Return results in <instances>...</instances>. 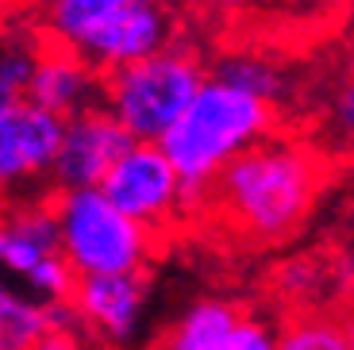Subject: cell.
Wrapping results in <instances>:
<instances>
[{"instance_id": "cell-1", "label": "cell", "mask_w": 354, "mask_h": 350, "mask_svg": "<svg viewBox=\"0 0 354 350\" xmlns=\"http://www.w3.org/2000/svg\"><path fill=\"white\" fill-rule=\"evenodd\" d=\"M328 185V150L301 135L270 131L223 166L204 193V212L247 246H277L312 219Z\"/></svg>"}, {"instance_id": "cell-2", "label": "cell", "mask_w": 354, "mask_h": 350, "mask_svg": "<svg viewBox=\"0 0 354 350\" xmlns=\"http://www.w3.org/2000/svg\"><path fill=\"white\" fill-rule=\"evenodd\" d=\"M274 123L277 104L208 73L201 93L158 139L177 174L185 177L189 208H204V193L223 174V166L231 158H239L247 147H254L258 139H266L274 131Z\"/></svg>"}, {"instance_id": "cell-3", "label": "cell", "mask_w": 354, "mask_h": 350, "mask_svg": "<svg viewBox=\"0 0 354 350\" xmlns=\"http://www.w3.org/2000/svg\"><path fill=\"white\" fill-rule=\"evenodd\" d=\"M204 58L185 43H169L162 50L115 66L104 73L100 104L124 123L135 139L158 142L174 127V120L189 108V100L208 81Z\"/></svg>"}, {"instance_id": "cell-4", "label": "cell", "mask_w": 354, "mask_h": 350, "mask_svg": "<svg viewBox=\"0 0 354 350\" xmlns=\"http://www.w3.org/2000/svg\"><path fill=\"white\" fill-rule=\"evenodd\" d=\"M62 254L77 273H127L147 270L154 258V235L142 219L127 216L100 185L54 189Z\"/></svg>"}, {"instance_id": "cell-5", "label": "cell", "mask_w": 354, "mask_h": 350, "mask_svg": "<svg viewBox=\"0 0 354 350\" xmlns=\"http://www.w3.org/2000/svg\"><path fill=\"white\" fill-rule=\"evenodd\" d=\"M108 196H112L127 216L142 219L147 228L162 231L169 223H181L189 216V189L185 177L177 174L162 142L135 139L124 154L115 158V166L100 181Z\"/></svg>"}, {"instance_id": "cell-6", "label": "cell", "mask_w": 354, "mask_h": 350, "mask_svg": "<svg viewBox=\"0 0 354 350\" xmlns=\"http://www.w3.org/2000/svg\"><path fill=\"white\" fill-rule=\"evenodd\" d=\"M62 131L66 116L35 104L31 97L0 108V185L12 196L43 193V185H50Z\"/></svg>"}, {"instance_id": "cell-7", "label": "cell", "mask_w": 354, "mask_h": 350, "mask_svg": "<svg viewBox=\"0 0 354 350\" xmlns=\"http://www.w3.org/2000/svg\"><path fill=\"white\" fill-rule=\"evenodd\" d=\"M73 308H77L88 339L112 342V347L135 342L147 324V308H151L147 270L81 273L77 289H73Z\"/></svg>"}, {"instance_id": "cell-8", "label": "cell", "mask_w": 354, "mask_h": 350, "mask_svg": "<svg viewBox=\"0 0 354 350\" xmlns=\"http://www.w3.org/2000/svg\"><path fill=\"white\" fill-rule=\"evenodd\" d=\"M135 142V135L115 120L104 104L81 108L66 116L62 147L54 158V177L50 189H81V185H100L115 158Z\"/></svg>"}, {"instance_id": "cell-9", "label": "cell", "mask_w": 354, "mask_h": 350, "mask_svg": "<svg viewBox=\"0 0 354 350\" xmlns=\"http://www.w3.org/2000/svg\"><path fill=\"white\" fill-rule=\"evenodd\" d=\"M162 342L174 350H270L277 335L235 300L204 297L181 308Z\"/></svg>"}, {"instance_id": "cell-10", "label": "cell", "mask_w": 354, "mask_h": 350, "mask_svg": "<svg viewBox=\"0 0 354 350\" xmlns=\"http://www.w3.org/2000/svg\"><path fill=\"white\" fill-rule=\"evenodd\" d=\"M174 12L166 8V0H135L124 12H115L108 24H100L85 43L77 46L97 70H115L135 58L162 50L174 43Z\"/></svg>"}, {"instance_id": "cell-11", "label": "cell", "mask_w": 354, "mask_h": 350, "mask_svg": "<svg viewBox=\"0 0 354 350\" xmlns=\"http://www.w3.org/2000/svg\"><path fill=\"white\" fill-rule=\"evenodd\" d=\"M50 254H62L54 196L16 193L0 204V273L24 281Z\"/></svg>"}, {"instance_id": "cell-12", "label": "cell", "mask_w": 354, "mask_h": 350, "mask_svg": "<svg viewBox=\"0 0 354 350\" xmlns=\"http://www.w3.org/2000/svg\"><path fill=\"white\" fill-rule=\"evenodd\" d=\"M100 93H104V70H97L81 50L62 43L43 46L31 89H27V97L35 104L50 108L58 116H73L81 108L100 104Z\"/></svg>"}, {"instance_id": "cell-13", "label": "cell", "mask_w": 354, "mask_h": 350, "mask_svg": "<svg viewBox=\"0 0 354 350\" xmlns=\"http://www.w3.org/2000/svg\"><path fill=\"white\" fill-rule=\"evenodd\" d=\"M135 0H43V35L77 50L100 24L124 12Z\"/></svg>"}, {"instance_id": "cell-14", "label": "cell", "mask_w": 354, "mask_h": 350, "mask_svg": "<svg viewBox=\"0 0 354 350\" xmlns=\"http://www.w3.org/2000/svg\"><path fill=\"white\" fill-rule=\"evenodd\" d=\"M216 77L231 81V85L247 89V93H254V97L270 100V104H281L285 93H289V73H285V66L277 58H270V54L262 50H227L216 58L212 66Z\"/></svg>"}, {"instance_id": "cell-15", "label": "cell", "mask_w": 354, "mask_h": 350, "mask_svg": "<svg viewBox=\"0 0 354 350\" xmlns=\"http://www.w3.org/2000/svg\"><path fill=\"white\" fill-rule=\"evenodd\" d=\"M39 54H43V46H39V39L31 31H8V35H0V108L16 104V100H27Z\"/></svg>"}, {"instance_id": "cell-16", "label": "cell", "mask_w": 354, "mask_h": 350, "mask_svg": "<svg viewBox=\"0 0 354 350\" xmlns=\"http://www.w3.org/2000/svg\"><path fill=\"white\" fill-rule=\"evenodd\" d=\"M277 347L285 350H343L351 347L343 327V312H301L277 331Z\"/></svg>"}, {"instance_id": "cell-17", "label": "cell", "mask_w": 354, "mask_h": 350, "mask_svg": "<svg viewBox=\"0 0 354 350\" xmlns=\"http://www.w3.org/2000/svg\"><path fill=\"white\" fill-rule=\"evenodd\" d=\"M328 131L335 142H343L346 150L354 147V73L335 89V97L328 104Z\"/></svg>"}, {"instance_id": "cell-18", "label": "cell", "mask_w": 354, "mask_h": 350, "mask_svg": "<svg viewBox=\"0 0 354 350\" xmlns=\"http://www.w3.org/2000/svg\"><path fill=\"white\" fill-rule=\"evenodd\" d=\"M343 327H346V339H351V347H354V293L343 304Z\"/></svg>"}, {"instance_id": "cell-19", "label": "cell", "mask_w": 354, "mask_h": 350, "mask_svg": "<svg viewBox=\"0 0 354 350\" xmlns=\"http://www.w3.org/2000/svg\"><path fill=\"white\" fill-rule=\"evenodd\" d=\"M343 235L354 243V196L346 201V208H343Z\"/></svg>"}, {"instance_id": "cell-20", "label": "cell", "mask_w": 354, "mask_h": 350, "mask_svg": "<svg viewBox=\"0 0 354 350\" xmlns=\"http://www.w3.org/2000/svg\"><path fill=\"white\" fill-rule=\"evenodd\" d=\"M216 8H227V12H235V8H243V4H247V0H212Z\"/></svg>"}, {"instance_id": "cell-21", "label": "cell", "mask_w": 354, "mask_h": 350, "mask_svg": "<svg viewBox=\"0 0 354 350\" xmlns=\"http://www.w3.org/2000/svg\"><path fill=\"white\" fill-rule=\"evenodd\" d=\"M346 58H351V66H354V24H351V31H346Z\"/></svg>"}, {"instance_id": "cell-22", "label": "cell", "mask_w": 354, "mask_h": 350, "mask_svg": "<svg viewBox=\"0 0 354 350\" xmlns=\"http://www.w3.org/2000/svg\"><path fill=\"white\" fill-rule=\"evenodd\" d=\"M4 196H8V189H4V185H0V204H4Z\"/></svg>"}, {"instance_id": "cell-23", "label": "cell", "mask_w": 354, "mask_h": 350, "mask_svg": "<svg viewBox=\"0 0 354 350\" xmlns=\"http://www.w3.org/2000/svg\"><path fill=\"white\" fill-rule=\"evenodd\" d=\"M346 158H351V169H354V147H351V154H346Z\"/></svg>"}, {"instance_id": "cell-24", "label": "cell", "mask_w": 354, "mask_h": 350, "mask_svg": "<svg viewBox=\"0 0 354 350\" xmlns=\"http://www.w3.org/2000/svg\"><path fill=\"white\" fill-rule=\"evenodd\" d=\"M0 285H4V281H0Z\"/></svg>"}]
</instances>
